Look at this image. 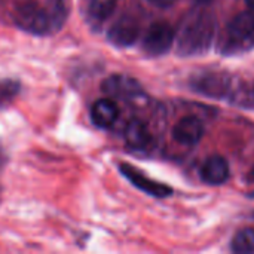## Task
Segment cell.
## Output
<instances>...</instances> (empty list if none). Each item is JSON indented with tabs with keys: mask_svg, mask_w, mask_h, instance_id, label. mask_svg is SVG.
Masks as SVG:
<instances>
[{
	"mask_svg": "<svg viewBox=\"0 0 254 254\" xmlns=\"http://www.w3.org/2000/svg\"><path fill=\"white\" fill-rule=\"evenodd\" d=\"M214 36V19L210 15L192 16L179 36V52L183 55H195L205 52Z\"/></svg>",
	"mask_w": 254,
	"mask_h": 254,
	"instance_id": "6da1fadb",
	"label": "cell"
},
{
	"mask_svg": "<svg viewBox=\"0 0 254 254\" xmlns=\"http://www.w3.org/2000/svg\"><path fill=\"white\" fill-rule=\"evenodd\" d=\"M190 82L195 91L213 98H223L232 89V79L222 71L196 73Z\"/></svg>",
	"mask_w": 254,
	"mask_h": 254,
	"instance_id": "7a4b0ae2",
	"label": "cell"
},
{
	"mask_svg": "<svg viewBox=\"0 0 254 254\" xmlns=\"http://www.w3.org/2000/svg\"><path fill=\"white\" fill-rule=\"evenodd\" d=\"M173 42H174L173 27L165 21H158L149 27L143 39V49L146 54L152 57H158L168 52L170 48L173 46Z\"/></svg>",
	"mask_w": 254,
	"mask_h": 254,
	"instance_id": "3957f363",
	"label": "cell"
},
{
	"mask_svg": "<svg viewBox=\"0 0 254 254\" xmlns=\"http://www.w3.org/2000/svg\"><path fill=\"white\" fill-rule=\"evenodd\" d=\"M55 16H52L46 9L39 7L36 4H25L19 9L16 22L22 30L36 33V34H43L48 33L49 28L54 24Z\"/></svg>",
	"mask_w": 254,
	"mask_h": 254,
	"instance_id": "277c9868",
	"label": "cell"
},
{
	"mask_svg": "<svg viewBox=\"0 0 254 254\" xmlns=\"http://www.w3.org/2000/svg\"><path fill=\"white\" fill-rule=\"evenodd\" d=\"M103 92L112 98H125L128 101H134L143 95L141 86L132 77L124 74H112L109 76L103 85Z\"/></svg>",
	"mask_w": 254,
	"mask_h": 254,
	"instance_id": "5b68a950",
	"label": "cell"
},
{
	"mask_svg": "<svg viewBox=\"0 0 254 254\" xmlns=\"http://www.w3.org/2000/svg\"><path fill=\"white\" fill-rule=\"evenodd\" d=\"M121 173L140 190L146 192L150 196L155 198H167L173 193V189L164 183H158L152 179H149L147 176H144L140 170H137L135 167L129 165V164H121L119 165Z\"/></svg>",
	"mask_w": 254,
	"mask_h": 254,
	"instance_id": "8992f818",
	"label": "cell"
},
{
	"mask_svg": "<svg viewBox=\"0 0 254 254\" xmlns=\"http://www.w3.org/2000/svg\"><path fill=\"white\" fill-rule=\"evenodd\" d=\"M138 33H140L138 22L132 16H122L109 28L107 37L115 46L127 48L135 43Z\"/></svg>",
	"mask_w": 254,
	"mask_h": 254,
	"instance_id": "52a82bcc",
	"label": "cell"
},
{
	"mask_svg": "<svg viewBox=\"0 0 254 254\" xmlns=\"http://www.w3.org/2000/svg\"><path fill=\"white\" fill-rule=\"evenodd\" d=\"M202 135H204V124L195 116L182 118L173 129L174 140L183 146H195L196 143L201 141Z\"/></svg>",
	"mask_w": 254,
	"mask_h": 254,
	"instance_id": "ba28073f",
	"label": "cell"
},
{
	"mask_svg": "<svg viewBox=\"0 0 254 254\" xmlns=\"http://www.w3.org/2000/svg\"><path fill=\"white\" fill-rule=\"evenodd\" d=\"M228 34L232 42H250L254 37V10L238 13L228 25Z\"/></svg>",
	"mask_w": 254,
	"mask_h": 254,
	"instance_id": "9c48e42d",
	"label": "cell"
},
{
	"mask_svg": "<svg viewBox=\"0 0 254 254\" xmlns=\"http://www.w3.org/2000/svg\"><path fill=\"white\" fill-rule=\"evenodd\" d=\"M201 179L207 185H223L229 179V165L226 159L219 155L210 156L201 168Z\"/></svg>",
	"mask_w": 254,
	"mask_h": 254,
	"instance_id": "30bf717a",
	"label": "cell"
},
{
	"mask_svg": "<svg viewBox=\"0 0 254 254\" xmlns=\"http://www.w3.org/2000/svg\"><path fill=\"white\" fill-rule=\"evenodd\" d=\"M118 116H119V109H118L116 103L109 98L98 100L91 109V119H92L94 125H97L100 128L112 127L116 122Z\"/></svg>",
	"mask_w": 254,
	"mask_h": 254,
	"instance_id": "8fae6325",
	"label": "cell"
},
{
	"mask_svg": "<svg viewBox=\"0 0 254 254\" xmlns=\"http://www.w3.org/2000/svg\"><path fill=\"white\" fill-rule=\"evenodd\" d=\"M125 141L132 149L137 150L146 149L147 144L150 143V132L141 121L132 119L128 122L125 128Z\"/></svg>",
	"mask_w": 254,
	"mask_h": 254,
	"instance_id": "7c38bea8",
	"label": "cell"
},
{
	"mask_svg": "<svg viewBox=\"0 0 254 254\" xmlns=\"http://www.w3.org/2000/svg\"><path fill=\"white\" fill-rule=\"evenodd\" d=\"M118 0H89L88 3V18L92 24H103L115 10Z\"/></svg>",
	"mask_w": 254,
	"mask_h": 254,
	"instance_id": "4fadbf2b",
	"label": "cell"
},
{
	"mask_svg": "<svg viewBox=\"0 0 254 254\" xmlns=\"http://www.w3.org/2000/svg\"><path fill=\"white\" fill-rule=\"evenodd\" d=\"M232 250L238 254L254 253V229L246 228L235 234L232 238Z\"/></svg>",
	"mask_w": 254,
	"mask_h": 254,
	"instance_id": "5bb4252c",
	"label": "cell"
},
{
	"mask_svg": "<svg viewBox=\"0 0 254 254\" xmlns=\"http://www.w3.org/2000/svg\"><path fill=\"white\" fill-rule=\"evenodd\" d=\"M149 3H152L156 7H170L176 0H147Z\"/></svg>",
	"mask_w": 254,
	"mask_h": 254,
	"instance_id": "9a60e30c",
	"label": "cell"
},
{
	"mask_svg": "<svg viewBox=\"0 0 254 254\" xmlns=\"http://www.w3.org/2000/svg\"><path fill=\"white\" fill-rule=\"evenodd\" d=\"M246 3L249 4V7H250L252 10H254V0H246Z\"/></svg>",
	"mask_w": 254,
	"mask_h": 254,
	"instance_id": "2e32d148",
	"label": "cell"
},
{
	"mask_svg": "<svg viewBox=\"0 0 254 254\" xmlns=\"http://www.w3.org/2000/svg\"><path fill=\"white\" fill-rule=\"evenodd\" d=\"M252 179L254 180V167H253V170H252Z\"/></svg>",
	"mask_w": 254,
	"mask_h": 254,
	"instance_id": "e0dca14e",
	"label": "cell"
}]
</instances>
